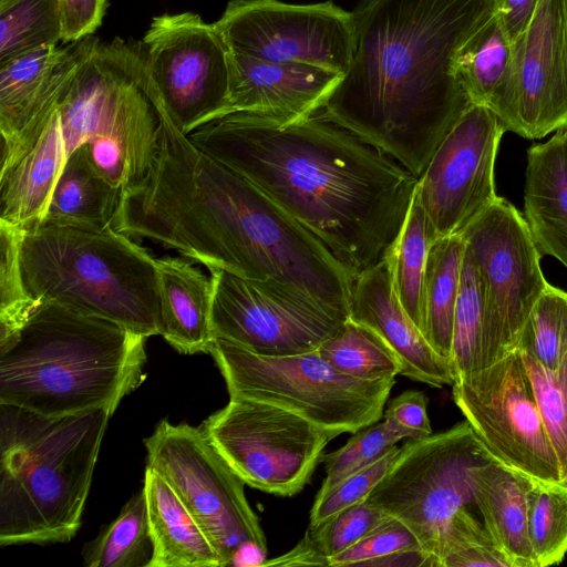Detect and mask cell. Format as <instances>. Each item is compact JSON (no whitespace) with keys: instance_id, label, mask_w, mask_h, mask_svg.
Returning a JSON list of instances; mask_svg holds the SVG:
<instances>
[{"instance_id":"obj_44","label":"cell","mask_w":567,"mask_h":567,"mask_svg":"<svg viewBox=\"0 0 567 567\" xmlns=\"http://www.w3.org/2000/svg\"><path fill=\"white\" fill-rule=\"evenodd\" d=\"M62 14V43L93 35L104 18L107 0H59Z\"/></svg>"},{"instance_id":"obj_23","label":"cell","mask_w":567,"mask_h":567,"mask_svg":"<svg viewBox=\"0 0 567 567\" xmlns=\"http://www.w3.org/2000/svg\"><path fill=\"white\" fill-rule=\"evenodd\" d=\"M161 336L178 352L209 353L213 285L192 262L178 257L156 258Z\"/></svg>"},{"instance_id":"obj_34","label":"cell","mask_w":567,"mask_h":567,"mask_svg":"<svg viewBox=\"0 0 567 567\" xmlns=\"http://www.w3.org/2000/svg\"><path fill=\"white\" fill-rule=\"evenodd\" d=\"M527 526L536 566L559 564L567 554V486L534 482Z\"/></svg>"},{"instance_id":"obj_47","label":"cell","mask_w":567,"mask_h":567,"mask_svg":"<svg viewBox=\"0 0 567 567\" xmlns=\"http://www.w3.org/2000/svg\"><path fill=\"white\" fill-rule=\"evenodd\" d=\"M558 132L561 135V138L564 142V147H565V153H566V157H567V124L565 126H563L561 128H559Z\"/></svg>"},{"instance_id":"obj_22","label":"cell","mask_w":567,"mask_h":567,"mask_svg":"<svg viewBox=\"0 0 567 567\" xmlns=\"http://www.w3.org/2000/svg\"><path fill=\"white\" fill-rule=\"evenodd\" d=\"M474 504L497 547L514 567H537L528 537V493L534 481L496 458L468 472Z\"/></svg>"},{"instance_id":"obj_7","label":"cell","mask_w":567,"mask_h":567,"mask_svg":"<svg viewBox=\"0 0 567 567\" xmlns=\"http://www.w3.org/2000/svg\"><path fill=\"white\" fill-rule=\"evenodd\" d=\"M209 354L227 385L240 396L288 410L332 439L379 422L395 378L364 381L333 369L318 351L261 355L215 338Z\"/></svg>"},{"instance_id":"obj_27","label":"cell","mask_w":567,"mask_h":567,"mask_svg":"<svg viewBox=\"0 0 567 567\" xmlns=\"http://www.w3.org/2000/svg\"><path fill=\"white\" fill-rule=\"evenodd\" d=\"M461 235L440 237L430 247L422 287V332L450 360L453 323L465 252Z\"/></svg>"},{"instance_id":"obj_31","label":"cell","mask_w":567,"mask_h":567,"mask_svg":"<svg viewBox=\"0 0 567 567\" xmlns=\"http://www.w3.org/2000/svg\"><path fill=\"white\" fill-rule=\"evenodd\" d=\"M317 351L338 372L359 380L393 379L402 372L394 352L375 333L349 318Z\"/></svg>"},{"instance_id":"obj_37","label":"cell","mask_w":567,"mask_h":567,"mask_svg":"<svg viewBox=\"0 0 567 567\" xmlns=\"http://www.w3.org/2000/svg\"><path fill=\"white\" fill-rule=\"evenodd\" d=\"M527 349L546 369L555 371L567 351V292L548 284L520 336Z\"/></svg>"},{"instance_id":"obj_11","label":"cell","mask_w":567,"mask_h":567,"mask_svg":"<svg viewBox=\"0 0 567 567\" xmlns=\"http://www.w3.org/2000/svg\"><path fill=\"white\" fill-rule=\"evenodd\" d=\"M484 288L481 370L517 349L530 311L549 282L517 208L498 197L462 234Z\"/></svg>"},{"instance_id":"obj_12","label":"cell","mask_w":567,"mask_h":567,"mask_svg":"<svg viewBox=\"0 0 567 567\" xmlns=\"http://www.w3.org/2000/svg\"><path fill=\"white\" fill-rule=\"evenodd\" d=\"M454 403L491 454L539 484L561 485L520 351L452 384Z\"/></svg>"},{"instance_id":"obj_30","label":"cell","mask_w":567,"mask_h":567,"mask_svg":"<svg viewBox=\"0 0 567 567\" xmlns=\"http://www.w3.org/2000/svg\"><path fill=\"white\" fill-rule=\"evenodd\" d=\"M153 539L144 488L83 548L87 567H148Z\"/></svg>"},{"instance_id":"obj_38","label":"cell","mask_w":567,"mask_h":567,"mask_svg":"<svg viewBox=\"0 0 567 567\" xmlns=\"http://www.w3.org/2000/svg\"><path fill=\"white\" fill-rule=\"evenodd\" d=\"M20 234L21 229L0 221V346L17 333L39 303L23 287L19 267Z\"/></svg>"},{"instance_id":"obj_8","label":"cell","mask_w":567,"mask_h":567,"mask_svg":"<svg viewBox=\"0 0 567 567\" xmlns=\"http://www.w3.org/2000/svg\"><path fill=\"white\" fill-rule=\"evenodd\" d=\"M494 458L464 420L410 439L367 501L404 524L434 559L442 528L458 509L474 504L470 470Z\"/></svg>"},{"instance_id":"obj_21","label":"cell","mask_w":567,"mask_h":567,"mask_svg":"<svg viewBox=\"0 0 567 567\" xmlns=\"http://www.w3.org/2000/svg\"><path fill=\"white\" fill-rule=\"evenodd\" d=\"M56 96L28 138L1 162L0 221L22 230L47 217L68 158Z\"/></svg>"},{"instance_id":"obj_10","label":"cell","mask_w":567,"mask_h":567,"mask_svg":"<svg viewBox=\"0 0 567 567\" xmlns=\"http://www.w3.org/2000/svg\"><path fill=\"white\" fill-rule=\"evenodd\" d=\"M199 427L245 484L278 496L309 483L332 440L288 410L240 396H229Z\"/></svg>"},{"instance_id":"obj_19","label":"cell","mask_w":567,"mask_h":567,"mask_svg":"<svg viewBox=\"0 0 567 567\" xmlns=\"http://www.w3.org/2000/svg\"><path fill=\"white\" fill-rule=\"evenodd\" d=\"M229 65L227 114L249 112L279 121L307 117L324 107L343 75L317 65L269 62L230 50Z\"/></svg>"},{"instance_id":"obj_9","label":"cell","mask_w":567,"mask_h":567,"mask_svg":"<svg viewBox=\"0 0 567 567\" xmlns=\"http://www.w3.org/2000/svg\"><path fill=\"white\" fill-rule=\"evenodd\" d=\"M144 443L147 467L175 491L214 545L223 567L230 566L245 544L267 550L259 518L245 495V483L199 426L163 420Z\"/></svg>"},{"instance_id":"obj_39","label":"cell","mask_w":567,"mask_h":567,"mask_svg":"<svg viewBox=\"0 0 567 567\" xmlns=\"http://www.w3.org/2000/svg\"><path fill=\"white\" fill-rule=\"evenodd\" d=\"M401 439L384 423L360 430L340 449L322 455L326 478L317 495H322L343 478L372 464L396 445Z\"/></svg>"},{"instance_id":"obj_4","label":"cell","mask_w":567,"mask_h":567,"mask_svg":"<svg viewBox=\"0 0 567 567\" xmlns=\"http://www.w3.org/2000/svg\"><path fill=\"white\" fill-rule=\"evenodd\" d=\"M112 412L63 416L0 403V545L70 542Z\"/></svg>"},{"instance_id":"obj_46","label":"cell","mask_w":567,"mask_h":567,"mask_svg":"<svg viewBox=\"0 0 567 567\" xmlns=\"http://www.w3.org/2000/svg\"><path fill=\"white\" fill-rule=\"evenodd\" d=\"M539 0H493L494 12L514 41L529 23Z\"/></svg>"},{"instance_id":"obj_41","label":"cell","mask_w":567,"mask_h":567,"mask_svg":"<svg viewBox=\"0 0 567 567\" xmlns=\"http://www.w3.org/2000/svg\"><path fill=\"white\" fill-rule=\"evenodd\" d=\"M415 550H423L416 537L404 524L390 517L348 549L329 557L328 565L377 566L383 558Z\"/></svg>"},{"instance_id":"obj_25","label":"cell","mask_w":567,"mask_h":567,"mask_svg":"<svg viewBox=\"0 0 567 567\" xmlns=\"http://www.w3.org/2000/svg\"><path fill=\"white\" fill-rule=\"evenodd\" d=\"M143 488L154 546L148 567H223L198 522L171 485L147 466Z\"/></svg>"},{"instance_id":"obj_20","label":"cell","mask_w":567,"mask_h":567,"mask_svg":"<svg viewBox=\"0 0 567 567\" xmlns=\"http://www.w3.org/2000/svg\"><path fill=\"white\" fill-rule=\"evenodd\" d=\"M87 41L89 37L39 48L0 63L1 158L9 156L40 123Z\"/></svg>"},{"instance_id":"obj_35","label":"cell","mask_w":567,"mask_h":567,"mask_svg":"<svg viewBox=\"0 0 567 567\" xmlns=\"http://www.w3.org/2000/svg\"><path fill=\"white\" fill-rule=\"evenodd\" d=\"M434 559L436 567H514L484 524L478 523L466 506L458 509L442 528Z\"/></svg>"},{"instance_id":"obj_42","label":"cell","mask_w":567,"mask_h":567,"mask_svg":"<svg viewBox=\"0 0 567 567\" xmlns=\"http://www.w3.org/2000/svg\"><path fill=\"white\" fill-rule=\"evenodd\" d=\"M390 517L365 501L344 509L318 527L308 528L329 558L358 543Z\"/></svg>"},{"instance_id":"obj_13","label":"cell","mask_w":567,"mask_h":567,"mask_svg":"<svg viewBox=\"0 0 567 567\" xmlns=\"http://www.w3.org/2000/svg\"><path fill=\"white\" fill-rule=\"evenodd\" d=\"M146 71L185 135L227 115L229 50L214 23L195 13L161 14L141 41Z\"/></svg>"},{"instance_id":"obj_28","label":"cell","mask_w":567,"mask_h":567,"mask_svg":"<svg viewBox=\"0 0 567 567\" xmlns=\"http://www.w3.org/2000/svg\"><path fill=\"white\" fill-rule=\"evenodd\" d=\"M121 192L94 167L81 145L68 155L44 219L113 225Z\"/></svg>"},{"instance_id":"obj_43","label":"cell","mask_w":567,"mask_h":567,"mask_svg":"<svg viewBox=\"0 0 567 567\" xmlns=\"http://www.w3.org/2000/svg\"><path fill=\"white\" fill-rule=\"evenodd\" d=\"M427 403V398L421 391H405L389 403L384 423L401 440L427 436L432 433Z\"/></svg>"},{"instance_id":"obj_45","label":"cell","mask_w":567,"mask_h":567,"mask_svg":"<svg viewBox=\"0 0 567 567\" xmlns=\"http://www.w3.org/2000/svg\"><path fill=\"white\" fill-rule=\"evenodd\" d=\"M329 558L321 550L308 528L299 543L286 554L266 559L262 566L301 567V566H329Z\"/></svg>"},{"instance_id":"obj_1","label":"cell","mask_w":567,"mask_h":567,"mask_svg":"<svg viewBox=\"0 0 567 567\" xmlns=\"http://www.w3.org/2000/svg\"><path fill=\"white\" fill-rule=\"evenodd\" d=\"M313 234L354 276L385 258L419 178L326 115L235 112L187 135Z\"/></svg>"},{"instance_id":"obj_2","label":"cell","mask_w":567,"mask_h":567,"mask_svg":"<svg viewBox=\"0 0 567 567\" xmlns=\"http://www.w3.org/2000/svg\"><path fill=\"white\" fill-rule=\"evenodd\" d=\"M493 12V0H364L326 115L419 178L471 105L454 63Z\"/></svg>"},{"instance_id":"obj_15","label":"cell","mask_w":567,"mask_h":567,"mask_svg":"<svg viewBox=\"0 0 567 567\" xmlns=\"http://www.w3.org/2000/svg\"><path fill=\"white\" fill-rule=\"evenodd\" d=\"M214 25L230 51L258 60L311 64L344 74L353 55V13L330 1L233 0Z\"/></svg>"},{"instance_id":"obj_16","label":"cell","mask_w":567,"mask_h":567,"mask_svg":"<svg viewBox=\"0 0 567 567\" xmlns=\"http://www.w3.org/2000/svg\"><path fill=\"white\" fill-rule=\"evenodd\" d=\"M505 130L487 106L471 104L419 177V197L437 237L461 235L499 196L494 167Z\"/></svg>"},{"instance_id":"obj_29","label":"cell","mask_w":567,"mask_h":567,"mask_svg":"<svg viewBox=\"0 0 567 567\" xmlns=\"http://www.w3.org/2000/svg\"><path fill=\"white\" fill-rule=\"evenodd\" d=\"M415 192L399 236L385 258L396 296L422 331V287L430 247L437 239Z\"/></svg>"},{"instance_id":"obj_26","label":"cell","mask_w":567,"mask_h":567,"mask_svg":"<svg viewBox=\"0 0 567 567\" xmlns=\"http://www.w3.org/2000/svg\"><path fill=\"white\" fill-rule=\"evenodd\" d=\"M454 73L471 104L493 111L499 103L513 73V41L495 12L462 45Z\"/></svg>"},{"instance_id":"obj_14","label":"cell","mask_w":567,"mask_h":567,"mask_svg":"<svg viewBox=\"0 0 567 567\" xmlns=\"http://www.w3.org/2000/svg\"><path fill=\"white\" fill-rule=\"evenodd\" d=\"M215 338L261 355L316 351L348 320L312 299L230 271L209 269Z\"/></svg>"},{"instance_id":"obj_36","label":"cell","mask_w":567,"mask_h":567,"mask_svg":"<svg viewBox=\"0 0 567 567\" xmlns=\"http://www.w3.org/2000/svg\"><path fill=\"white\" fill-rule=\"evenodd\" d=\"M517 349L520 351L544 426L559 462L561 485L567 486V351L557 370L551 371L543 367L527 349Z\"/></svg>"},{"instance_id":"obj_33","label":"cell","mask_w":567,"mask_h":567,"mask_svg":"<svg viewBox=\"0 0 567 567\" xmlns=\"http://www.w3.org/2000/svg\"><path fill=\"white\" fill-rule=\"evenodd\" d=\"M484 309L482 277L471 252L465 247L450 358L454 381L481 370Z\"/></svg>"},{"instance_id":"obj_6","label":"cell","mask_w":567,"mask_h":567,"mask_svg":"<svg viewBox=\"0 0 567 567\" xmlns=\"http://www.w3.org/2000/svg\"><path fill=\"white\" fill-rule=\"evenodd\" d=\"M68 155L84 145L94 167L121 190L155 157L162 101L141 42L93 37L56 97Z\"/></svg>"},{"instance_id":"obj_5","label":"cell","mask_w":567,"mask_h":567,"mask_svg":"<svg viewBox=\"0 0 567 567\" xmlns=\"http://www.w3.org/2000/svg\"><path fill=\"white\" fill-rule=\"evenodd\" d=\"M19 267L35 302H58L145 338L161 334L156 258L113 225L44 219L21 229Z\"/></svg>"},{"instance_id":"obj_40","label":"cell","mask_w":567,"mask_h":567,"mask_svg":"<svg viewBox=\"0 0 567 567\" xmlns=\"http://www.w3.org/2000/svg\"><path fill=\"white\" fill-rule=\"evenodd\" d=\"M399 452L395 445L382 457L340 481L322 495H316L309 527L315 528L344 509L363 503L382 480Z\"/></svg>"},{"instance_id":"obj_32","label":"cell","mask_w":567,"mask_h":567,"mask_svg":"<svg viewBox=\"0 0 567 567\" xmlns=\"http://www.w3.org/2000/svg\"><path fill=\"white\" fill-rule=\"evenodd\" d=\"M59 0H0V63L62 42Z\"/></svg>"},{"instance_id":"obj_17","label":"cell","mask_w":567,"mask_h":567,"mask_svg":"<svg viewBox=\"0 0 567 567\" xmlns=\"http://www.w3.org/2000/svg\"><path fill=\"white\" fill-rule=\"evenodd\" d=\"M505 132L545 137L567 124V0H539L513 41V73L493 110Z\"/></svg>"},{"instance_id":"obj_24","label":"cell","mask_w":567,"mask_h":567,"mask_svg":"<svg viewBox=\"0 0 567 567\" xmlns=\"http://www.w3.org/2000/svg\"><path fill=\"white\" fill-rule=\"evenodd\" d=\"M524 218L540 255L567 268V157L558 131L527 151Z\"/></svg>"},{"instance_id":"obj_18","label":"cell","mask_w":567,"mask_h":567,"mask_svg":"<svg viewBox=\"0 0 567 567\" xmlns=\"http://www.w3.org/2000/svg\"><path fill=\"white\" fill-rule=\"evenodd\" d=\"M349 319L375 333L399 358L401 375L431 386L454 383L450 360L439 354L400 302L386 258L353 280Z\"/></svg>"},{"instance_id":"obj_3","label":"cell","mask_w":567,"mask_h":567,"mask_svg":"<svg viewBox=\"0 0 567 567\" xmlns=\"http://www.w3.org/2000/svg\"><path fill=\"white\" fill-rule=\"evenodd\" d=\"M147 338L111 320L41 301L0 346V403L63 416L112 413L144 380Z\"/></svg>"}]
</instances>
